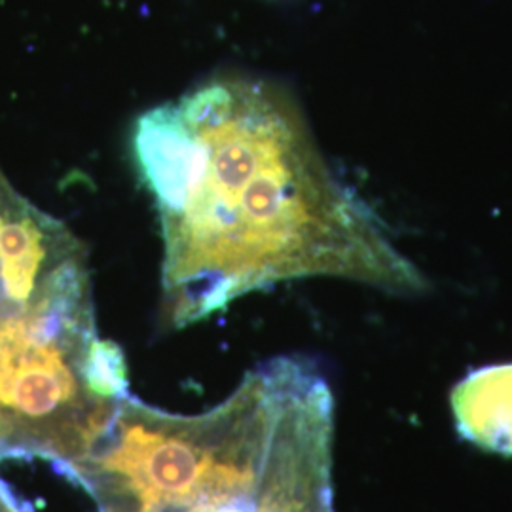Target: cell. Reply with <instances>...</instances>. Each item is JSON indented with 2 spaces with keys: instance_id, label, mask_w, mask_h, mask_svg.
Returning a JSON list of instances; mask_svg holds the SVG:
<instances>
[{
  "instance_id": "1",
  "label": "cell",
  "mask_w": 512,
  "mask_h": 512,
  "mask_svg": "<svg viewBox=\"0 0 512 512\" xmlns=\"http://www.w3.org/2000/svg\"><path fill=\"white\" fill-rule=\"evenodd\" d=\"M131 150L160 219L162 311L175 329L304 277H342L397 296L431 287L332 171L279 84L234 74L205 80L143 112Z\"/></svg>"
},
{
  "instance_id": "2",
  "label": "cell",
  "mask_w": 512,
  "mask_h": 512,
  "mask_svg": "<svg viewBox=\"0 0 512 512\" xmlns=\"http://www.w3.org/2000/svg\"><path fill=\"white\" fill-rule=\"evenodd\" d=\"M270 408L255 372L219 408L179 418L129 397L97 404L69 459L107 512H209L255 494Z\"/></svg>"
},
{
  "instance_id": "3",
  "label": "cell",
  "mask_w": 512,
  "mask_h": 512,
  "mask_svg": "<svg viewBox=\"0 0 512 512\" xmlns=\"http://www.w3.org/2000/svg\"><path fill=\"white\" fill-rule=\"evenodd\" d=\"M450 410L461 439L512 458V363L469 372L454 385Z\"/></svg>"
},
{
  "instance_id": "4",
  "label": "cell",
  "mask_w": 512,
  "mask_h": 512,
  "mask_svg": "<svg viewBox=\"0 0 512 512\" xmlns=\"http://www.w3.org/2000/svg\"><path fill=\"white\" fill-rule=\"evenodd\" d=\"M84 385L93 399L118 401L128 397V361L112 340L95 338L84 361Z\"/></svg>"
},
{
  "instance_id": "5",
  "label": "cell",
  "mask_w": 512,
  "mask_h": 512,
  "mask_svg": "<svg viewBox=\"0 0 512 512\" xmlns=\"http://www.w3.org/2000/svg\"><path fill=\"white\" fill-rule=\"evenodd\" d=\"M10 306H6V302H4V298H2V293H0V313L4 310H8Z\"/></svg>"
},
{
  "instance_id": "6",
  "label": "cell",
  "mask_w": 512,
  "mask_h": 512,
  "mask_svg": "<svg viewBox=\"0 0 512 512\" xmlns=\"http://www.w3.org/2000/svg\"><path fill=\"white\" fill-rule=\"evenodd\" d=\"M0 512H12L10 511V507H8V505H6L2 499H0Z\"/></svg>"
}]
</instances>
